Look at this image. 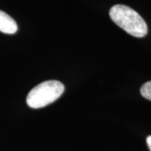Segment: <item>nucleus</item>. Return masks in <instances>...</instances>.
<instances>
[{
	"label": "nucleus",
	"instance_id": "obj_4",
	"mask_svg": "<svg viewBox=\"0 0 151 151\" xmlns=\"http://www.w3.org/2000/svg\"><path fill=\"white\" fill-rule=\"evenodd\" d=\"M140 93L145 98L151 101V81H147L141 86Z\"/></svg>",
	"mask_w": 151,
	"mask_h": 151
},
{
	"label": "nucleus",
	"instance_id": "obj_3",
	"mask_svg": "<svg viewBox=\"0 0 151 151\" xmlns=\"http://www.w3.org/2000/svg\"><path fill=\"white\" fill-rule=\"evenodd\" d=\"M0 31L8 35H13L18 31V25L15 20L4 11L1 10H0Z\"/></svg>",
	"mask_w": 151,
	"mask_h": 151
},
{
	"label": "nucleus",
	"instance_id": "obj_5",
	"mask_svg": "<svg viewBox=\"0 0 151 151\" xmlns=\"http://www.w3.org/2000/svg\"><path fill=\"white\" fill-rule=\"evenodd\" d=\"M146 142H147V145H148V147L150 149V150L151 151V135L148 136L147 139H146Z\"/></svg>",
	"mask_w": 151,
	"mask_h": 151
},
{
	"label": "nucleus",
	"instance_id": "obj_1",
	"mask_svg": "<svg viewBox=\"0 0 151 151\" xmlns=\"http://www.w3.org/2000/svg\"><path fill=\"white\" fill-rule=\"evenodd\" d=\"M109 15L117 25L134 37L142 38L148 33V26L145 19L128 6H113L109 11Z\"/></svg>",
	"mask_w": 151,
	"mask_h": 151
},
{
	"label": "nucleus",
	"instance_id": "obj_2",
	"mask_svg": "<svg viewBox=\"0 0 151 151\" xmlns=\"http://www.w3.org/2000/svg\"><path fill=\"white\" fill-rule=\"evenodd\" d=\"M65 91V86L59 81H43L35 86L28 94L27 105L31 108H41L54 103Z\"/></svg>",
	"mask_w": 151,
	"mask_h": 151
}]
</instances>
